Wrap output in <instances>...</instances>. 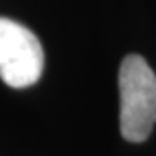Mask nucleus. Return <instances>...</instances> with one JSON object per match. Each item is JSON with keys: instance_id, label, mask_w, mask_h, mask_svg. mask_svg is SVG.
Masks as SVG:
<instances>
[{"instance_id": "nucleus-1", "label": "nucleus", "mask_w": 156, "mask_h": 156, "mask_svg": "<svg viewBox=\"0 0 156 156\" xmlns=\"http://www.w3.org/2000/svg\"><path fill=\"white\" fill-rule=\"evenodd\" d=\"M120 132L130 142H142L156 123V75L139 54L120 64Z\"/></svg>"}, {"instance_id": "nucleus-2", "label": "nucleus", "mask_w": 156, "mask_h": 156, "mask_svg": "<svg viewBox=\"0 0 156 156\" xmlns=\"http://www.w3.org/2000/svg\"><path fill=\"white\" fill-rule=\"evenodd\" d=\"M44 71V49L37 35L9 17H0V78L12 89L38 82Z\"/></svg>"}]
</instances>
